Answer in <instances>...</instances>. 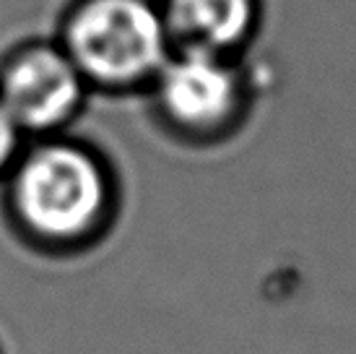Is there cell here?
<instances>
[{
  "mask_svg": "<svg viewBox=\"0 0 356 354\" xmlns=\"http://www.w3.org/2000/svg\"><path fill=\"white\" fill-rule=\"evenodd\" d=\"M58 45L89 88H149L175 42L159 0H76L60 24Z\"/></svg>",
  "mask_w": 356,
  "mask_h": 354,
  "instance_id": "2",
  "label": "cell"
},
{
  "mask_svg": "<svg viewBox=\"0 0 356 354\" xmlns=\"http://www.w3.org/2000/svg\"><path fill=\"white\" fill-rule=\"evenodd\" d=\"M149 91L161 123L188 141L227 136L248 107V79L237 58L200 49H175Z\"/></svg>",
  "mask_w": 356,
  "mask_h": 354,
  "instance_id": "3",
  "label": "cell"
},
{
  "mask_svg": "<svg viewBox=\"0 0 356 354\" xmlns=\"http://www.w3.org/2000/svg\"><path fill=\"white\" fill-rule=\"evenodd\" d=\"M10 219L37 247L70 250L94 243L115 211V177L99 151L65 136L24 146L6 175Z\"/></svg>",
  "mask_w": 356,
  "mask_h": 354,
  "instance_id": "1",
  "label": "cell"
},
{
  "mask_svg": "<svg viewBox=\"0 0 356 354\" xmlns=\"http://www.w3.org/2000/svg\"><path fill=\"white\" fill-rule=\"evenodd\" d=\"M89 84L58 42H26L0 60V105L26 138L60 136Z\"/></svg>",
  "mask_w": 356,
  "mask_h": 354,
  "instance_id": "4",
  "label": "cell"
},
{
  "mask_svg": "<svg viewBox=\"0 0 356 354\" xmlns=\"http://www.w3.org/2000/svg\"><path fill=\"white\" fill-rule=\"evenodd\" d=\"M175 49L237 58L260 26V0H159Z\"/></svg>",
  "mask_w": 356,
  "mask_h": 354,
  "instance_id": "5",
  "label": "cell"
},
{
  "mask_svg": "<svg viewBox=\"0 0 356 354\" xmlns=\"http://www.w3.org/2000/svg\"><path fill=\"white\" fill-rule=\"evenodd\" d=\"M24 146H26V136L21 133L19 125L6 112V107L0 105V177L8 175Z\"/></svg>",
  "mask_w": 356,
  "mask_h": 354,
  "instance_id": "6",
  "label": "cell"
}]
</instances>
